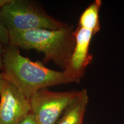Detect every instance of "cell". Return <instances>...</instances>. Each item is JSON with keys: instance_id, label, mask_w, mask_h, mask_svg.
Segmentation results:
<instances>
[{"instance_id": "2", "label": "cell", "mask_w": 124, "mask_h": 124, "mask_svg": "<svg viewBox=\"0 0 124 124\" xmlns=\"http://www.w3.org/2000/svg\"><path fill=\"white\" fill-rule=\"evenodd\" d=\"M74 27L58 30L38 29L9 32V43L23 49H34L44 55L45 63L52 62L63 70L67 67L75 47Z\"/></svg>"}, {"instance_id": "5", "label": "cell", "mask_w": 124, "mask_h": 124, "mask_svg": "<svg viewBox=\"0 0 124 124\" xmlns=\"http://www.w3.org/2000/svg\"><path fill=\"white\" fill-rule=\"evenodd\" d=\"M96 33L92 29L78 24L74 30L75 44L70 61L64 72L79 83L85 75L86 70L93 61V55L90 52L91 40Z\"/></svg>"}, {"instance_id": "10", "label": "cell", "mask_w": 124, "mask_h": 124, "mask_svg": "<svg viewBox=\"0 0 124 124\" xmlns=\"http://www.w3.org/2000/svg\"><path fill=\"white\" fill-rule=\"evenodd\" d=\"M18 124H40L39 123L35 116L32 113H29L25 117L22 119V120Z\"/></svg>"}, {"instance_id": "7", "label": "cell", "mask_w": 124, "mask_h": 124, "mask_svg": "<svg viewBox=\"0 0 124 124\" xmlns=\"http://www.w3.org/2000/svg\"><path fill=\"white\" fill-rule=\"evenodd\" d=\"M89 100L87 91L80 90L79 95L67 106L54 124H83Z\"/></svg>"}, {"instance_id": "3", "label": "cell", "mask_w": 124, "mask_h": 124, "mask_svg": "<svg viewBox=\"0 0 124 124\" xmlns=\"http://www.w3.org/2000/svg\"><path fill=\"white\" fill-rule=\"evenodd\" d=\"M0 21L8 32L58 30L69 25L48 15L36 2L28 0H10L0 9Z\"/></svg>"}, {"instance_id": "8", "label": "cell", "mask_w": 124, "mask_h": 124, "mask_svg": "<svg viewBox=\"0 0 124 124\" xmlns=\"http://www.w3.org/2000/svg\"><path fill=\"white\" fill-rule=\"evenodd\" d=\"M102 4L101 0H95L91 3L80 16L78 24L91 29L97 33L101 30L100 12Z\"/></svg>"}, {"instance_id": "13", "label": "cell", "mask_w": 124, "mask_h": 124, "mask_svg": "<svg viewBox=\"0 0 124 124\" xmlns=\"http://www.w3.org/2000/svg\"><path fill=\"white\" fill-rule=\"evenodd\" d=\"M10 1V0H0V9L7 5Z\"/></svg>"}, {"instance_id": "12", "label": "cell", "mask_w": 124, "mask_h": 124, "mask_svg": "<svg viewBox=\"0 0 124 124\" xmlns=\"http://www.w3.org/2000/svg\"><path fill=\"white\" fill-rule=\"evenodd\" d=\"M5 83V80L4 79V77L2 75V71H0V92L2 90L3 87H4Z\"/></svg>"}, {"instance_id": "4", "label": "cell", "mask_w": 124, "mask_h": 124, "mask_svg": "<svg viewBox=\"0 0 124 124\" xmlns=\"http://www.w3.org/2000/svg\"><path fill=\"white\" fill-rule=\"evenodd\" d=\"M80 91L56 92L48 88L40 89L29 99L31 112L40 124H54Z\"/></svg>"}, {"instance_id": "1", "label": "cell", "mask_w": 124, "mask_h": 124, "mask_svg": "<svg viewBox=\"0 0 124 124\" xmlns=\"http://www.w3.org/2000/svg\"><path fill=\"white\" fill-rule=\"evenodd\" d=\"M2 75L30 99L40 89L75 83L64 71L48 69L41 62H33L20 53V48L9 43L5 46Z\"/></svg>"}, {"instance_id": "11", "label": "cell", "mask_w": 124, "mask_h": 124, "mask_svg": "<svg viewBox=\"0 0 124 124\" xmlns=\"http://www.w3.org/2000/svg\"><path fill=\"white\" fill-rule=\"evenodd\" d=\"M5 46L2 42L0 41V71L2 72L3 70V58L5 49Z\"/></svg>"}, {"instance_id": "9", "label": "cell", "mask_w": 124, "mask_h": 124, "mask_svg": "<svg viewBox=\"0 0 124 124\" xmlns=\"http://www.w3.org/2000/svg\"><path fill=\"white\" fill-rule=\"evenodd\" d=\"M0 41L5 45L9 44V32L0 21Z\"/></svg>"}, {"instance_id": "6", "label": "cell", "mask_w": 124, "mask_h": 124, "mask_svg": "<svg viewBox=\"0 0 124 124\" xmlns=\"http://www.w3.org/2000/svg\"><path fill=\"white\" fill-rule=\"evenodd\" d=\"M0 98V124H18L31 113L29 99L6 80Z\"/></svg>"}]
</instances>
